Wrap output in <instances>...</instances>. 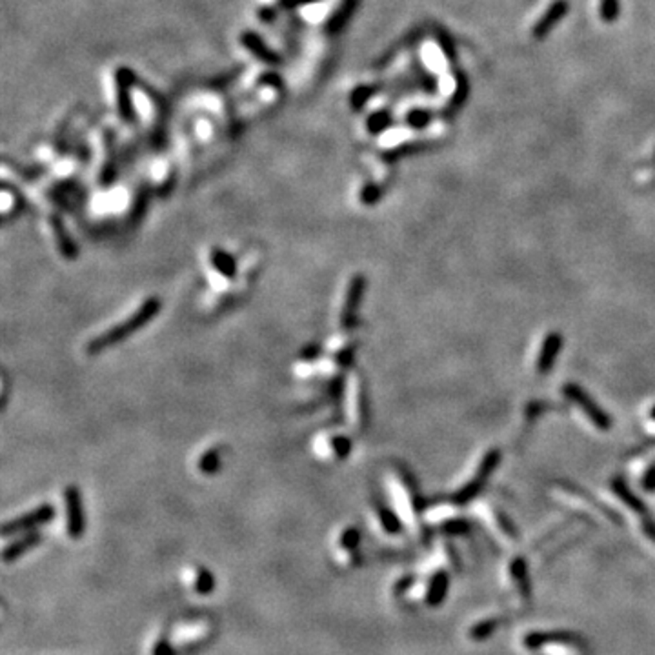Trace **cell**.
Here are the masks:
<instances>
[{"mask_svg": "<svg viewBox=\"0 0 655 655\" xmlns=\"http://www.w3.org/2000/svg\"><path fill=\"white\" fill-rule=\"evenodd\" d=\"M163 310V303L157 297H148L139 304V308L124 319L119 324H113L111 328L104 330L98 333L97 337H93L88 344H86V353L88 355H97V353L106 352L108 348L115 346V344L122 343L128 337H132L135 331L144 328L146 324H150L151 319L157 317V313Z\"/></svg>", "mask_w": 655, "mask_h": 655, "instance_id": "cell-1", "label": "cell"}, {"mask_svg": "<svg viewBox=\"0 0 655 655\" xmlns=\"http://www.w3.org/2000/svg\"><path fill=\"white\" fill-rule=\"evenodd\" d=\"M344 406H346L348 424L357 431H362L368 424V399H366L364 381L359 374L348 377L344 388Z\"/></svg>", "mask_w": 655, "mask_h": 655, "instance_id": "cell-2", "label": "cell"}, {"mask_svg": "<svg viewBox=\"0 0 655 655\" xmlns=\"http://www.w3.org/2000/svg\"><path fill=\"white\" fill-rule=\"evenodd\" d=\"M563 395L566 397L572 405H575L597 430H610L611 419L608 417L606 412H603L601 406L586 393V390H583V388L577 386V384H564Z\"/></svg>", "mask_w": 655, "mask_h": 655, "instance_id": "cell-3", "label": "cell"}, {"mask_svg": "<svg viewBox=\"0 0 655 655\" xmlns=\"http://www.w3.org/2000/svg\"><path fill=\"white\" fill-rule=\"evenodd\" d=\"M499 461H501V453H499V450H490V452L483 457V461H481V464L477 466V470H475L470 483L464 484V486H462V488L459 490L455 495H453V501L462 504V502H468L470 499H473L475 495H477V493L484 488V484H486L490 475L493 473V470L499 466Z\"/></svg>", "mask_w": 655, "mask_h": 655, "instance_id": "cell-4", "label": "cell"}, {"mask_svg": "<svg viewBox=\"0 0 655 655\" xmlns=\"http://www.w3.org/2000/svg\"><path fill=\"white\" fill-rule=\"evenodd\" d=\"M366 291V277L357 273L353 275L352 281L348 282L346 293H344L343 306L339 312V324L343 330H353V326L357 324V313H359V306L364 297Z\"/></svg>", "mask_w": 655, "mask_h": 655, "instance_id": "cell-5", "label": "cell"}, {"mask_svg": "<svg viewBox=\"0 0 655 655\" xmlns=\"http://www.w3.org/2000/svg\"><path fill=\"white\" fill-rule=\"evenodd\" d=\"M55 517V506L53 504H40L26 514L18 515L15 519L8 521L2 526V537H11L20 532H33V528H39L42 524H48Z\"/></svg>", "mask_w": 655, "mask_h": 655, "instance_id": "cell-6", "label": "cell"}, {"mask_svg": "<svg viewBox=\"0 0 655 655\" xmlns=\"http://www.w3.org/2000/svg\"><path fill=\"white\" fill-rule=\"evenodd\" d=\"M353 443L352 439L344 433H335V431H328V433H321V435L315 439V445H313V450L322 461H344L346 457H350V453H352Z\"/></svg>", "mask_w": 655, "mask_h": 655, "instance_id": "cell-7", "label": "cell"}, {"mask_svg": "<svg viewBox=\"0 0 655 655\" xmlns=\"http://www.w3.org/2000/svg\"><path fill=\"white\" fill-rule=\"evenodd\" d=\"M64 506H66V530L71 539H80L86 530V519L82 510V495L77 486L64 490Z\"/></svg>", "mask_w": 655, "mask_h": 655, "instance_id": "cell-8", "label": "cell"}, {"mask_svg": "<svg viewBox=\"0 0 655 655\" xmlns=\"http://www.w3.org/2000/svg\"><path fill=\"white\" fill-rule=\"evenodd\" d=\"M208 266H210L213 279H217V281L234 282L237 279V262H235L234 255L222 248H211L210 253H208Z\"/></svg>", "mask_w": 655, "mask_h": 655, "instance_id": "cell-9", "label": "cell"}, {"mask_svg": "<svg viewBox=\"0 0 655 655\" xmlns=\"http://www.w3.org/2000/svg\"><path fill=\"white\" fill-rule=\"evenodd\" d=\"M561 348H563V337L557 331H550V333L546 335L545 341L541 344V350L537 353V361H535V369L537 374H548L552 368H554L555 361H557L559 353H561Z\"/></svg>", "mask_w": 655, "mask_h": 655, "instance_id": "cell-10", "label": "cell"}, {"mask_svg": "<svg viewBox=\"0 0 655 655\" xmlns=\"http://www.w3.org/2000/svg\"><path fill=\"white\" fill-rule=\"evenodd\" d=\"M568 9H570V4H568L566 0H555V2H552L550 8L545 11V15L533 24V39H545V37L563 20L564 15L568 13Z\"/></svg>", "mask_w": 655, "mask_h": 655, "instance_id": "cell-11", "label": "cell"}, {"mask_svg": "<svg viewBox=\"0 0 655 655\" xmlns=\"http://www.w3.org/2000/svg\"><path fill=\"white\" fill-rule=\"evenodd\" d=\"M40 541H42V535L39 532H26V535L20 537V539H15L13 542H9L2 550V561L6 564L15 563L17 559H20L24 554H27L35 546H39Z\"/></svg>", "mask_w": 655, "mask_h": 655, "instance_id": "cell-12", "label": "cell"}, {"mask_svg": "<svg viewBox=\"0 0 655 655\" xmlns=\"http://www.w3.org/2000/svg\"><path fill=\"white\" fill-rule=\"evenodd\" d=\"M49 228H51L53 241L57 244V250L61 251V255L64 257V259H75L79 250H77L75 241L70 237L68 229L62 224V220L58 219V217H51V219H49Z\"/></svg>", "mask_w": 655, "mask_h": 655, "instance_id": "cell-13", "label": "cell"}, {"mask_svg": "<svg viewBox=\"0 0 655 655\" xmlns=\"http://www.w3.org/2000/svg\"><path fill=\"white\" fill-rule=\"evenodd\" d=\"M374 508H375V514H377L379 523H381V526H383L384 532H386V533H399L400 530H402V523H400L399 515H397L395 511L390 508V506L384 504L381 499H379V501H375Z\"/></svg>", "mask_w": 655, "mask_h": 655, "instance_id": "cell-14", "label": "cell"}, {"mask_svg": "<svg viewBox=\"0 0 655 655\" xmlns=\"http://www.w3.org/2000/svg\"><path fill=\"white\" fill-rule=\"evenodd\" d=\"M197 468L204 475H215L220 470V452L215 448L206 450L197 459Z\"/></svg>", "mask_w": 655, "mask_h": 655, "instance_id": "cell-15", "label": "cell"}, {"mask_svg": "<svg viewBox=\"0 0 655 655\" xmlns=\"http://www.w3.org/2000/svg\"><path fill=\"white\" fill-rule=\"evenodd\" d=\"M213 588H215V579H213V573H211L208 568H198L197 577H195V590H197L198 594L208 595L213 592Z\"/></svg>", "mask_w": 655, "mask_h": 655, "instance_id": "cell-16", "label": "cell"}, {"mask_svg": "<svg viewBox=\"0 0 655 655\" xmlns=\"http://www.w3.org/2000/svg\"><path fill=\"white\" fill-rule=\"evenodd\" d=\"M619 0H601V4H599V15H601V20L603 23H616L617 17H619Z\"/></svg>", "mask_w": 655, "mask_h": 655, "instance_id": "cell-17", "label": "cell"}, {"mask_svg": "<svg viewBox=\"0 0 655 655\" xmlns=\"http://www.w3.org/2000/svg\"><path fill=\"white\" fill-rule=\"evenodd\" d=\"M359 542H361V532L353 526L346 528V530H344L339 537V545L343 550H348V552L355 550L357 546H359Z\"/></svg>", "mask_w": 655, "mask_h": 655, "instance_id": "cell-18", "label": "cell"}, {"mask_svg": "<svg viewBox=\"0 0 655 655\" xmlns=\"http://www.w3.org/2000/svg\"><path fill=\"white\" fill-rule=\"evenodd\" d=\"M406 120H408L409 126H414V128H422V126L428 124V120H430V113H428V111H414V113L408 115V119Z\"/></svg>", "mask_w": 655, "mask_h": 655, "instance_id": "cell-19", "label": "cell"}, {"mask_svg": "<svg viewBox=\"0 0 655 655\" xmlns=\"http://www.w3.org/2000/svg\"><path fill=\"white\" fill-rule=\"evenodd\" d=\"M642 490L644 492H655V466H650L641 479Z\"/></svg>", "mask_w": 655, "mask_h": 655, "instance_id": "cell-20", "label": "cell"}, {"mask_svg": "<svg viewBox=\"0 0 655 655\" xmlns=\"http://www.w3.org/2000/svg\"><path fill=\"white\" fill-rule=\"evenodd\" d=\"M153 655H175V650L166 639H158L157 644L153 647Z\"/></svg>", "mask_w": 655, "mask_h": 655, "instance_id": "cell-21", "label": "cell"}, {"mask_svg": "<svg viewBox=\"0 0 655 655\" xmlns=\"http://www.w3.org/2000/svg\"><path fill=\"white\" fill-rule=\"evenodd\" d=\"M304 2H312V0H286V6H299Z\"/></svg>", "mask_w": 655, "mask_h": 655, "instance_id": "cell-22", "label": "cell"}, {"mask_svg": "<svg viewBox=\"0 0 655 655\" xmlns=\"http://www.w3.org/2000/svg\"><path fill=\"white\" fill-rule=\"evenodd\" d=\"M650 419H651V422H655V406H651V409H650Z\"/></svg>", "mask_w": 655, "mask_h": 655, "instance_id": "cell-23", "label": "cell"}]
</instances>
